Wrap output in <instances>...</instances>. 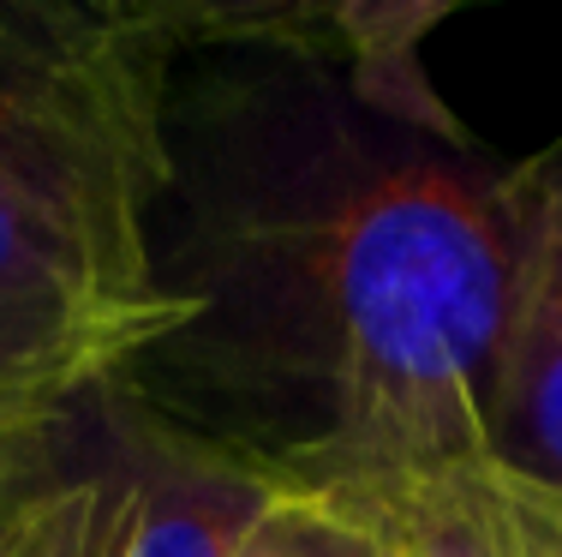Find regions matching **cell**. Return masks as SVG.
Instances as JSON below:
<instances>
[{"label": "cell", "instance_id": "6", "mask_svg": "<svg viewBox=\"0 0 562 557\" xmlns=\"http://www.w3.org/2000/svg\"><path fill=\"white\" fill-rule=\"evenodd\" d=\"M347 515L371 527L378 557H562V503L520 486L491 456L425 474Z\"/></svg>", "mask_w": 562, "mask_h": 557}, {"label": "cell", "instance_id": "8", "mask_svg": "<svg viewBox=\"0 0 562 557\" xmlns=\"http://www.w3.org/2000/svg\"><path fill=\"white\" fill-rule=\"evenodd\" d=\"M461 0H347L336 19V66L359 102L413 126H461L425 78V36Z\"/></svg>", "mask_w": 562, "mask_h": 557}, {"label": "cell", "instance_id": "9", "mask_svg": "<svg viewBox=\"0 0 562 557\" xmlns=\"http://www.w3.org/2000/svg\"><path fill=\"white\" fill-rule=\"evenodd\" d=\"M126 474L48 468L0 522V557H120Z\"/></svg>", "mask_w": 562, "mask_h": 557}, {"label": "cell", "instance_id": "11", "mask_svg": "<svg viewBox=\"0 0 562 557\" xmlns=\"http://www.w3.org/2000/svg\"><path fill=\"white\" fill-rule=\"evenodd\" d=\"M55 444H60V432H12V437H0V522H7L12 503L55 468Z\"/></svg>", "mask_w": 562, "mask_h": 557}, {"label": "cell", "instance_id": "1", "mask_svg": "<svg viewBox=\"0 0 562 557\" xmlns=\"http://www.w3.org/2000/svg\"><path fill=\"white\" fill-rule=\"evenodd\" d=\"M276 66L168 132L156 276L186 330L144 366L180 390L162 414L288 503L371 510L485 456L503 168L461 126L378 114L341 66Z\"/></svg>", "mask_w": 562, "mask_h": 557}, {"label": "cell", "instance_id": "7", "mask_svg": "<svg viewBox=\"0 0 562 557\" xmlns=\"http://www.w3.org/2000/svg\"><path fill=\"white\" fill-rule=\"evenodd\" d=\"M341 7L347 0H102V19L132 55L162 73L198 48L336 66Z\"/></svg>", "mask_w": 562, "mask_h": 557}, {"label": "cell", "instance_id": "13", "mask_svg": "<svg viewBox=\"0 0 562 557\" xmlns=\"http://www.w3.org/2000/svg\"><path fill=\"white\" fill-rule=\"evenodd\" d=\"M239 557H312L305 552V527H300V515H293V503H276L270 522L239 546Z\"/></svg>", "mask_w": 562, "mask_h": 557}, {"label": "cell", "instance_id": "2", "mask_svg": "<svg viewBox=\"0 0 562 557\" xmlns=\"http://www.w3.org/2000/svg\"><path fill=\"white\" fill-rule=\"evenodd\" d=\"M168 73L36 31L0 7V210L162 288L156 210L173 180Z\"/></svg>", "mask_w": 562, "mask_h": 557}, {"label": "cell", "instance_id": "12", "mask_svg": "<svg viewBox=\"0 0 562 557\" xmlns=\"http://www.w3.org/2000/svg\"><path fill=\"white\" fill-rule=\"evenodd\" d=\"M293 515H300V527H305V552L312 557H378V539H371V527L359 522V515L324 510V503H293Z\"/></svg>", "mask_w": 562, "mask_h": 557}, {"label": "cell", "instance_id": "3", "mask_svg": "<svg viewBox=\"0 0 562 557\" xmlns=\"http://www.w3.org/2000/svg\"><path fill=\"white\" fill-rule=\"evenodd\" d=\"M180 330V294L120 282L72 241L0 210V437L66 432Z\"/></svg>", "mask_w": 562, "mask_h": 557}, {"label": "cell", "instance_id": "10", "mask_svg": "<svg viewBox=\"0 0 562 557\" xmlns=\"http://www.w3.org/2000/svg\"><path fill=\"white\" fill-rule=\"evenodd\" d=\"M7 12H19V19H31L36 31H55L66 43L90 48V55H114V60H132V66H150L138 60L126 43L109 31V19H102V0H0ZM150 73H162V66H150Z\"/></svg>", "mask_w": 562, "mask_h": 557}, {"label": "cell", "instance_id": "4", "mask_svg": "<svg viewBox=\"0 0 562 557\" xmlns=\"http://www.w3.org/2000/svg\"><path fill=\"white\" fill-rule=\"evenodd\" d=\"M503 234L485 456L562 503V132L503 168Z\"/></svg>", "mask_w": 562, "mask_h": 557}, {"label": "cell", "instance_id": "5", "mask_svg": "<svg viewBox=\"0 0 562 557\" xmlns=\"http://www.w3.org/2000/svg\"><path fill=\"white\" fill-rule=\"evenodd\" d=\"M126 534L120 557H239L281 503L276 480L156 402L120 408Z\"/></svg>", "mask_w": 562, "mask_h": 557}]
</instances>
